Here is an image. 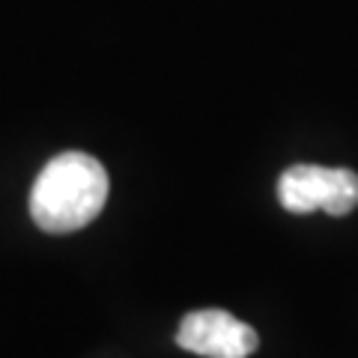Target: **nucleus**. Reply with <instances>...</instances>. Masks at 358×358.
I'll return each instance as SVG.
<instances>
[{"label": "nucleus", "mask_w": 358, "mask_h": 358, "mask_svg": "<svg viewBox=\"0 0 358 358\" xmlns=\"http://www.w3.org/2000/svg\"><path fill=\"white\" fill-rule=\"evenodd\" d=\"M108 171L87 152H60L39 171L30 192V215L45 233L87 227L108 200Z\"/></svg>", "instance_id": "1"}, {"label": "nucleus", "mask_w": 358, "mask_h": 358, "mask_svg": "<svg viewBox=\"0 0 358 358\" xmlns=\"http://www.w3.org/2000/svg\"><path fill=\"white\" fill-rule=\"evenodd\" d=\"M278 200L287 212L308 215L322 209L341 218L358 206V173L346 167L293 164L278 179Z\"/></svg>", "instance_id": "2"}, {"label": "nucleus", "mask_w": 358, "mask_h": 358, "mask_svg": "<svg viewBox=\"0 0 358 358\" xmlns=\"http://www.w3.org/2000/svg\"><path fill=\"white\" fill-rule=\"evenodd\" d=\"M176 343L203 358H248L260 346V338L248 322L236 320L233 313L209 308L185 313L176 331Z\"/></svg>", "instance_id": "3"}]
</instances>
